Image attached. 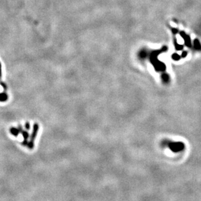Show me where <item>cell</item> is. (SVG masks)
Here are the masks:
<instances>
[{"label": "cell", "mask_w": 201, "mask_h": 201, "mask_svg": "<svg viewBox=\"0 0 201 201\" xmlns=\"http://www.w3.org/2000/svg\"><path fill=\"white\" fill-rule=\"evenodd\" d=\"M163 144L166 146L174 153H178L182 152L185 148V145L182 142H172L170 140L164 141Z\"/></svg>", "instance_id": "1"}, {"label": "cell", "mask_w": 201, "mask_h": 201, "mask_svg": "<svg viewBox=\"0 0 201 201\" xmlns=\"http://www.w3.org/2000/svg\"><path fill=\"white\" fill-rule=\"evenodd\" d=\"M39 128V125L37 124H35L34 125V126H33V132L31 133L30 142H28V145H27V146H28V148L29 149H30V150H32V149H33V148H34V141H35V139L36 138L37 135L38 133Z\"/></svg>", "instance_id": "2"}, {"label": "cell", "mask_w": 201, "mask_h": 201, "mask_svg": "<svg viewBox=\"0 0 201 201\" xmlns=\"http://www.w3.org/2000/svg\"><path fill=\"white\" fill-rule=\"evenodd\" d=\"M20 131H21V133L22 134V136H23L24 139V141H23V143H22V144H23L24 146H27V145H28V142L27 141V140H28V137H29V134H28V133L27 132V131H23V130H22L21 129H20Z\"/></svg>", "instance_id": "3"}, {"label": "cell", "mask_w": 201, "mask_h": 201, "mask_svg": "<svg viewBox=\"0 0 201 201\" xmlns=\"http://www.w3.org/2000/svg\"><path fill=\"white\" fill-rule=\"evenodd\" d=\"M10 132L12 135H13L15 137H17L19 135V133L21 131H20L19 129L15 128V127H12V128H11V129H10Z\"/></svg>", "instance_id": "4"}, {"label": "cell", "mask_w": 201, "mask_h": 201, "mask_svg": "<svg viewBox=\"0 0 201 201\" xmlns=\"http://www.w3.org/2000/svg\"><path fill=\"white\" fill-rule=\"evenodd\" d=\"M7 99V96L5 94V93H3V94H0V100L4 101Z\"/></svg>", "instance_id": "5"}, {"label": "cell", "mask_w": 201, "mask_h": 201, "mask_svg": "<svg viewBox=\"0 0 201 201\" xmlns=\"http://www.w3.org/2000/svg\"><path fill=\"white\" fill-rule=\"evenodd\" d=\"M26 129H30V124L29 123H28V122H27L26 124Z\"/></svg>", "instance_id": "6"}, {"label": "cell", "mask_w": 201, "mask_h": 201, "mask_svg": "<svg viewBox=\"0 0 201 201\" xmlns=\"http://www.w3.org/2000/svg\"><path fill=\"white\" fill-rule=\"evenodd\" d=\"M2 64H1V63H0V78H2Z\"/></svg>", "instance_id": "7"}]
</instances>
